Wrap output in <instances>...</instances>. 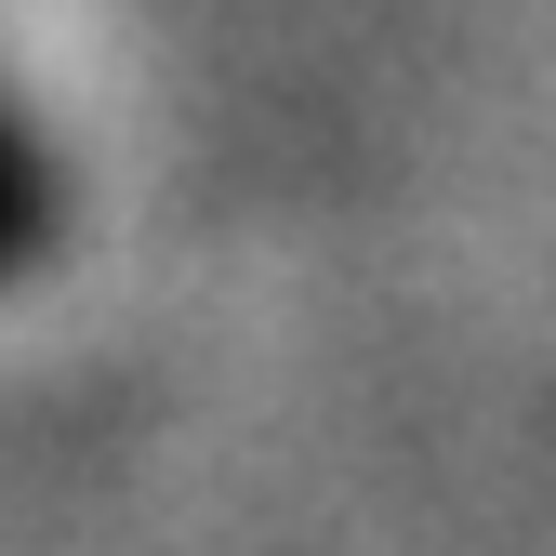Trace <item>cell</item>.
<instances>
[{
	"mask_svg": "<svg viewBox=\"0 0 556 556\" xmlns=\"http://www.w3.org/2000/svg\"><path fill=\"white\" fill-rule=\"evenodd\" d=\"M40 239V173H27V147H14V119H0V265H14Z\"/></svg>",
	"mask_w": 556,
	"mask_h": 556,
	"instance_id": "6da1fadb",
	"label": "cell"
}]
</instances>
